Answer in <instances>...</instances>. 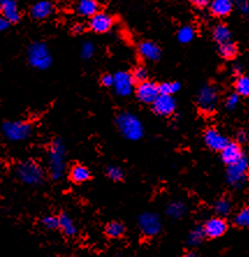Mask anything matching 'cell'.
<instances>
[{"label":"cell","instance_id":"cell-1","mask_svg":"<svg viewBox=\"0 0 249 257\" xmlns=\"http://www.w3.org/2000/svg\"><path fill=\"white\" fill-rule=\"evenodd\" d=\"M66 146L62 138H55L50 143L47 154L48 173L52 181L63 179L66 169Z\"/></svg>","mask_w":249,"mask_h":257},{"label":"cell","instance_id":"cell-2","mask_svg":"<svg viewBox=\"0 0 249 257\" xmlns=\"http://www.w3.org/2000/svg\"><path fill=\"white\" fill-rule=\"evenodd\" d=\"M15 175L20 182L29 187H39L45 180L43 167L34 160L19 162L15 166Z\"/></svg>","mask_w":249,"mask_h":257},{"label":"cell","instance_id":"cell-3","mask_svg":"<svg viewBox=\"0 0 249 257\" xmlns=\"http://www.w3.org/2000/svg\"><path fill=\"white\" fill-rule=\"evenodd\" d=\"M119 134L131 142H137L144 136V125L137 116L129 111H123L115 119Z\"/></svg>","mask_w":249,"mask_h":257},{"label":"cell","instance_id":"cell-4","mask_svg":"<svg viewBox=\"0 0 249 257\" xmlns=\"http://www.w3.org/2000/svg\"><path fill=\"white\" fill-rule=\"evenodd\" d=\"M29 65L36 70H48L52 64V55L49 47L43 42H34L27 52Z\"/></svg>","mask_w":249,"mask_h":257},{"label":"cell","instance_id":"cell-5","mask_svg":"<svg viewBox=\"0 0 249 257\" xmlns=\"http://www.w3.org/2000/svg\"><path fill=\"white\" fill-rule=\"evenodd\" d=\"M3 136L11 143H20L33 134V125L26 120H7L2 126Z\"/></svg>","mask_w":249,"mask_h":257},{"label":"cell","instance_id":"cell-6","mask_svg":"<svg viewBox=\"0 0 249 257\" xmlns=\"http://www.w3.org/2000/svg\"><path fill=\"white\" fill-rule=\"evenodd\" d=\"M248 177V160L246 157L240 159L235 164L229 165L226 174V180L229 186L241 188L246 183Z\"/></svg>","mask_w":249,"mask_h":257},{"label":"cell","instance_id":"cell-7","mask_svg":"<svg viewBox=\"0 0 249 257\" xmlns=\"http://www.w3.org/2000/svg\"><path fill=\"white\" fill-rule=\"evenodd\" d=\"M138 227L143 235L153 237L160 234L162 221L159 214L154 212H144L138 217Z\"/></svg>","mask_w":249,"mask_h":257},{"label":"cell","instance_id":"cell-8","mask_svg":"<svg viewBox=\"0 0 249 257\" xmlns=\"http://www.w3.org/2000/svg\"><path fill=\"white\" fill-rule=\"evenodd\" d=\"M197 104L204 112H212L218 104V90L211 85L203 86L197 94Z\"/></svg>","mask_w":249,"mask_h":257},{"label":"cell","instance_id":"cell-9","mask_svg":"<svg viewBox=\"0 0 249 257\" xmlns=\"http://www.w3.org/2000/svg\"><path fill=\"white\" fill-rule=\"evenodd\" d=\"M135 80L132 78V74L128 72L119 71L114 74V88L115 93L119 96H129L134 90Z\"/></svg>","mask_w":249,"mask_h":257},{"label":"cell","instance_id":"cell-10","mask_svg":"<svg viewBox=\"0 0 249 257\" xmlns=\"http://www.w3.org/2000/svg\"><path fill=\"white\" fill-rule=\"evenodd\" d=\"M160 95L159 85L154 84L152 81H145L138 84L136 88V96L137 99L145 104H153L157 97Z\"/></svg>","mask_w":249,"mask_h":257},{"label":"cell","instance_id":"cell-11","mask_svg":"<svg viewBox=\"0 0 249 257\" xmlns=\"http://www.w3.org/2000/svg\"><path fill=\"white\" fill-rule=\"evenodd\" d=\"M114 26V18L107 12H97L89 19V28L96 34H105Z\"/></svg>","mask_w":249,"mask_h":257},{"label":"cell","instance_id":"cell-12","mask_svg":"<svg viewBox=\"0 0 249 257\" xmlns=\"http://www.w3.org/2000/svg\"><path fill=\"white\" fill-rule=\"evenodd\" d=\"M153 111L159 116H171L176 109V101L172 95L160 94L152 104Z\"/></svg>","mask_w":249,"mask_h":257},{"label":"cell","instance_id":"cell-13","mask_svg":"<svg viewBox=\"0 0 249 257\" xmlns=\"http://www.w3.org/2000/svg\"><path fill=\"white\" fill-rule=\"evenodd\" d=\"M204 228L205 235L210 239H217V237H220L224 235L227 230V224L222 219V217H214L209 219L205 222V225L203 226Z\"/></svg>","mask_w":249,"mask_h":257},{"label":"cell","instance_id":"cell-14","mask_svg":"<svg viewBox=\"0 0 249 257\" xmlns=\"http://www.w3.org/2000/svg\"><path fill=\"white\" fill-rule=\"evenodd\" d=\"M204 142L209 149L221 152L229 143L228 139L221 135L217 128H207L204 134Z\"/></svg>","mask_w":249,"mask_h":257},{"label":"cell","instance_id":"cell-15","mask_svg":"<svg viewBox=\"0 0 249 257\" xmlns=\"http://www.w3.org/2000/svg\"><path fill=\"white\" fill-rule=\"evenodd\" d=\"M0 15L10 24L19 22L21 14L17 2L15 0H0Z\"/></svg>","mask_w":249,"mask_h":257},{"label":"cell","instance_id":"cell-16","mask_svg":"<svg viewBox=\"0 0 249 257\" xmlns=\"http://www.w3.org/2000/svg\"><path fill=\"white\" fill-rule=\"evenodd\" d=\"M243 157L242 150H241L239 144L236 143H228L225 146V149L221 151V160L227 166L235 164Z\"/></svg>","mask_w":249,"mask_h":257},{"label":"cell","instance_id":"cell-17","mask_svg":"<svg viewBox=\"0 0 249 257\" xmlns=\"http://www.w3.org/2000/svg\"><path fill=\"white\" fill-rule=\"evenodd\" d=\"M54 13V5L49 0H40L30 9V15L35 20H44Z\"/></svg>","mask_w":249,"mask_h":257},{"label":"cell","instance_id":"cell-18","mask_svg":"<svg viewBox=\"0 0 249 257\" xmlns=\"http://www.w3.org/2000/svg\"><path fill=\"white\" fill-rule=\"evenodd\" d=\"M75 12L82 18H92L100 12V5L97 0H79L75 5Z\"/></svg>","mask_w":249,"mask_h":257},{"label":"cell","instance_id":"cell-19","mask_svg":"<svg viewBox=\"0 0 249 257\" xmlns=\"http://www.w3.org/2000/svg\"><path fill=\"white\" fill-rule=\"evenodd\" d=\"M59 220V230L64 235L67 237H73L77 235L78 227L75 225V221L69 213L62 212L58 215Z\"/></svg>","mask_w":249,"mask_h":257},{"label":"cell","instance_id":"cell-20","mask_svg":"<svg viewBox=\"0 0 249 257\" xmlns=\"http://www.w3.org/2000/svg\"><path fill=\"white\" fill-rule=\"evenodd\" d=\"M138 52L143 58L145 60H149V62H156L161 56L160 48L156 43L150 42V41H146V42L139 44Z\"/></svg>","mask_w":249,"mask_h":257},{"label":"cell","instance_id":"cell-21","mask_svg":"<svg viewBox=\"0 0 249 257\" xmlns=\"http://www.w3.org/2000/svg\"><path fill=\"white\" fill-rule=\"evenodd\" d=\"M233 6V0H212L210 3V11L216 17L224 18L232 12Z\"/></svg>","mask_w":249,"mask_h":257},{"label":"cell","instance_id":"cell-22","mask_svg":"<svg viewBox=\"0 0 249 257\" xmlns=\"http://www.w3.org/2000/svg\"><path fill=\"white\" fill-rule=\"evenodd\" d=\"M92 177L89 168L84 165L77 164L74 165L70 171V180L75 184H81L87 182Z\"/></svg>","mask_w":249,"mask_h":257},{"label":"cell","instance_id":"cell-23","mask_svg":"<svg viewBox=\"0 0 249 257\" xmlns=\"http://www.w3.org/2000/svg\"><path fill=\"white\" fill-rule=\"evenodd\" d=\"M187 213L186 204L181 200H172L166 207V214L172 219H181Z\"/></svg>","mask_w":249,"mask_h":257},{"label":"cell","instance_id":"cell-24","mask_svg":"<svg viewBox=\"0 0 249 257\" xmlns=\"http://www.w3.org/2000/svg\"><path fill=\"white\" fill-rule=\"evenodd\" d=\"M124 233H126V226L120 221H110L104 227V234L109 239H119L124 235Z\"/></svg>","mask_w":249,"mask_h":257},{"label":"cell","instance_id":"cell-25","mask_svg":"<svg viewBox=\"0 0 249 257\" xmlns=\"http://www.w3.org/2000/svg\"><path fill=\"white\" fill-rule=\"evenodd\" d=\"M213 39L218 44H224L231 41V32L225 25H217L213 28Z\"/></svg>","mask_w":249,"mask_h":257},{"label":"cell","instance_id":"cell-26","mask_svg":"<svg viewBox=\"0 0 249 257\" xmlns=\"http://www.w3.org/2000/svg\"><path fill=\"white\" fill-rule=\"evenodd\" d=\"M206 237L205 235V232H204V228H203V226H197V227L192 228L189 234H188V243L192 247H195V245H198L201 244L204 239Z\"/></svg>","mask_w":249,"mask_h":257},{"label":"cell","instance_id":"cell-27","mask_svg":"<svg viewBox=\"0 0 249 257\" xmlns=\"http://www.w3.org/2000/svg\"><path fill=\"white\" fill-rule=\"evenodd\" d=\"M195 37V29L191 27V26H183L179 29L177 32V40L180 41L181 43L186 44L190 43Z\"/></svg>","mask_w":249,"mask_h":257},{"label":"cell","instance_id":"cell-28","mask_svg":"<svg viewBox=\"0 0 249 257\" xmlns=\"http://www.w3.org/2000/svg\"><path fill=\"white\" fill-rule=\"evenodd\" d=\"M105 175L112 182H120L124 179L123 169L115 165H110L105 168Z\"/></svg>","mask_w":249,"mask_h":257},{"label":"cell","instance_id":"cell-29","mask_svg":"<svg viewBox=\"0 0 249 257\" xmlns=\"http://www.w3.org/2000/svg\"><path fill=\"white\" fill-rule=\"evenodd\" d=\"M235 90L237 95L244 97L249 96V77L241 75V77L237 78L235 82Z\"/></svg>","mask_w":249,"mask_h":257},{"label":"cell","instance_id":"cell-30","mask_svg":"<svg viewBox=\"0 0 249 257\" xmlns=\"http://www.w3.org/2000/svg\"><path fill=\"white\" fill-rule=\"evenodd\" d=\"M231 209V202H229L227 198H219L216 203H214V211H216V213L219 215V217L227 215Z\"/></svg>","mask_w":249,"mask_h":257},{"label":"cell","instance_id":"cell-31","mask_svg":"<svg viewBox=\"0 0 249 257\" xmlns=\"http://www.w3.org/2000/svg\"><path fill=\"white\" fill-rule=\"evenodd\" d=\"M234 224L239 227H249V206L241 209L234 217Z\"/></svg>","mask_w":249,"mask_h":257},{"label":"cell","instance_id":"cell-32","mask_svg":"<svg viewBox=\"0 0 249 257\" xmlns=\"http://www.w3.org/2000/svg\"><path fill=\"white\" fill-rule=\"evenodd\" d=\"M181 88V85L176 81H167L162 82L159 85V92L160 94H164V95H174Z\"/></svg>","mask_w":249,"mask_h":257},{"label":"cell","instance_id":"cell-33","mask_svg":"<svg viewBox=\"0 0 249 257\" xmlns=\"http://www.w3.org/2000/svg\"><path fill=\"white\" fill-rule=\"evenodd\" d=\"M219 54L221 57L225 59H231L236 55V47L235 44L229 41V42H226L224 44L219 45Z\"/></svg>","mask_w":249,"mask_h":257},{"label":"cell","instance_id":"cell-34","mask_svg":"<svg viewBox=\"0 0 249 257\" xmlns=\"http://www.w3.org/2000/svg\"><path fill=\"white\" fill-rule=\"evenodd\" d=\"M41 222H42L43 227L47 228L48 230H57L59 229V220L58 215H43L42 219H41Z\"/></svg>","mask_w":249,"mask_h":257},{"label":"cell","instance_id":"cell-35","mask_svg":"<svg viewBox=\"0 0 249 257\" xmlns=\"http://www.w3.org/2000/svg\"><path fill=\"white\" fill-rule=\"evenodd\" d=\"M95 54V45H94L90 41L84 42L80 48V55L84 59H90Z\"/></svg>","mask_w":249,"mask_h":257},{"label":"cell","instance_id":"cell-36","mask_svg":"<svg viewBox=\"0 0 249 257\" xmlns=\"http://www.w3.org/2000/svg\"><path fill=\"white\" fill-rule=\"evenodd\" d=\"M132 78H134L135 82H138V84H142V82L147 81V78H149V72L143 66L136 67L132 72Z\"/></svg>","mask_w":249,"mask_h":257},{"label":"cell","instance_id":"cell-37","mask_svg":"<svg viewBox=\"0 0 249 257\" xmlns=\"http://www.w3.org/2000/svg\"><path fill=\"white\" fill-rule=\"evenodd\" d=\"M239 100H240V97L236 93L229 94V95L227 96V99H226V108L229 109V110L235 109L237 107V104H239Z\"/></svg>","mask_w":249,"mask_h":257},{"label":"cell","instance_id":"cell-38","mask_svg":"<svg viewBox=\"0 0 249 257\" xmlns=\"http://www.w3.org/2000/svg\"><path fill=\"white\" fill-rule=\"evenodd\" d=\"M101 84L104 87H112L114 86V74H104L101 78Z\"/></svg>","mask_w":249,"mask_h":257},{"label":"cell","instance_id":"cell-39","mask_svg":"<svg viewBox=\"0 0 249 257\" xmlns=\"http://www.w3.org/2000/svg\"><path fill=\"white\" fill-rule=\"evenodd\" d=\"M189 2L198 9H204L207 5H210L211 0H189Z\"/></svg>","mask_w":249,"mask_h":257},{"label":"cell","instance_id":"cell-40","mask_svg":"<svg viewBox=\"0 0 249 257\" xmlns=\"http://www.w3.org/2000/svg\"><path fill=\"white\" fill-rule=\"evenodd\" d=\"M247 139H248V136H247L246 132H244V131H239V132H237V135H236V141L239 142L240 144L246 143Z\"/></svg>","mask_w":249,"mask_h":257},{"label":"cell","instance_id":"cell-41","mask_svg":"<svg viewBox=\"0 0 249 257\" xmlns=\"http://www.w3.org/2000/svg\"><path fill=\"white\" fill-rule=\"evenodd\" d=\"M10 25H11L10 22L5 20V19H4L2 15H0V33L5 32V30L10 27Z\"/></svg>","mask_w":249,"mask_h":257},{"label":"cell","instance_id":"cell-42","mask_svg":"<svg viewBox=\"0 0 249 257\" xmlns=\"http://www.w3.org/2000/svg\"><path fill=\"white\" fill-rule=\"evenodd\" d=\"M72 32L74 34H81L85 32V26L82 24H75L72 27Z\"/></svg>","mask_w":249,"mask_h":257},{"label":"cell","instance_id":"cell-43","mask_svg":"<svg viewBox=\"0 0 249 257\" xmlns=\"http://www.w3.org/2000/svg\"><path fill=\"white\" fill-rule=\"evenodd\" d=\"M183 257H198V254L194 250H190V251H187Z\"/></svg>","mask_w":249,"mask_h":257},{"label":"cell","instance_id":"cell-44","mask_svg":"<svg viewBox=\"0 0 249 257\" xmlns=\"http://www.w3.org/2000/svg\"><path fill=\"white\" fill-rule=\"evenodd\" d=\"M112 257H122V256H120L119 254H116V255H114Z\"/></svg>","mask_w":249,"mask_h":257}]
</instances>
